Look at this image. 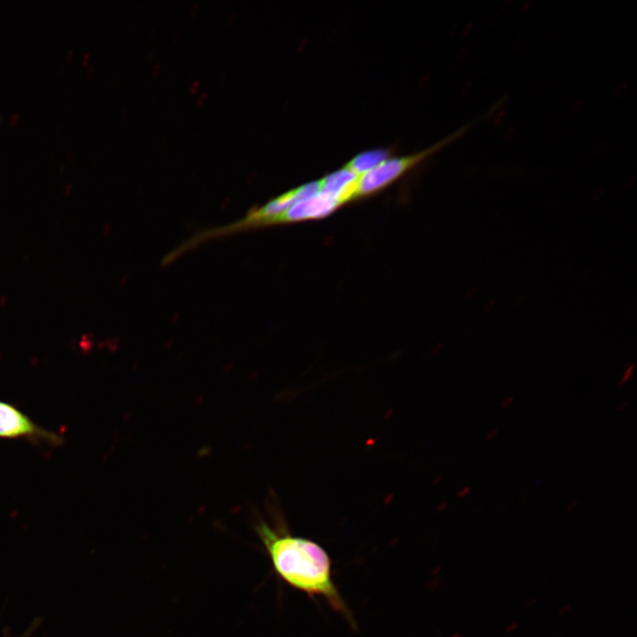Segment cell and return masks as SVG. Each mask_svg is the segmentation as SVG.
<instances>
[{"instance_id":"6da1fadb","label":"cell","mask_w":637,"mask_h":637,"mask_svg":"<svg viewBox=\"0 0 637 637\" xmlns=\"http://www.w3.org/2000/svg\"><path fill=\"white\" fill-rule=\"evenodd\" d=\"M256 532L278 576L310 597L320 596L356 628L353 615L332 578V562L317 542L295 536L282 524L272 526L260 520Z\"/></svg>"},{"instance_id":"7a4b0ae2","label":"cell","mask_w":637,"mask_h":637,"mask_svg":"<svg viewBox=\"0 0 637 637\" xmlns=\"http://www.w3.org/2000/svg\"><path fill=\"white\" fill-rule=\"evenodd\" d=\"M464 129L458 130L433 147L418 153L402 157L388 158L375 168L359 176L356 198L365 197L380 191L449 142L459 136Z\"/></svg>"},{"instance_id":"3957f363","label":"cell","mask_w":637,"mask_h":637,"mask_svg":"<svg viewBox=\"0 0 637 637\" xmlns=\"http://www.w3.org/2000/svg\"><path fill=\"white\" fill-rule=\"evenodd\" d=\"M0 438L25 439L36 444L58 446L63 437L35 424L14 405L0 401Z\"/></svg>"},{"instance_id":"277c9868","label":"cell","mask_w":637,"mask_h":637,"mask_svg":"<svg viewBox=\"0 0 637 637\" xmlns=\"http://www.w3.org/2000/svg\"><path fill=\"white\" fill-rule=\"evenodd\" d=\"M341 205L342 203L337 199L320 190L314 196L295 203L280 217L277 224L322 219Z\"/></svg>"},{"instance_id":"5b68a950","label":"cell","mask_w":637,"mask_h":637,"mask_svg":"<svg viewBox=\"0 0 637 637\" xmlns=\"http://www.w3.org/2000/svg\"><path fill=\"white\" fill-rule=\"evenodd\" d=\"M358 179V175L343 167L320 180L321 191L343 204L356 198Z\"/></svg>"},{"instance_id":"8992f818","label":"cell","mask_w":637,"mask_h":637,"mask_svg":"<svg viewBox=\"0 0 637 637\" xmlns=\"http://www.w3.org/2000/svg\"><path fill=\"white\" fill-rule=\"evenodd\" d=\"M390 153L389 149L365 150L355 156L344 167L361 176L389 158Z\"/></svg>"},{"instance_id":"52a82bcc","label":"cell","mask_w":637,"mask_h":637,"mask_svg":"<svg viewBox=\"0 0 637 637\" xmlns=\"http://www.w3.org/2000/svg\"><path fill=\"white\" fill-rule=\"evenodd\" d=\"M633 365H630L620 379L618 385L623 386L632 376Z\"/></svg>"},{"instance_id":"ba28073f","label":"cell","mask_w":637,"mask_h":637,"mask_svg":"<svg viewBox=\"0 0 637 637\" xmlns=\"http://www.w3.org/2000/svg\"><path fill=\"white\" fill-rule=\"evenodd\" d=\"M514 402L513 396H507L503 398V400L501 403V407L503 409L509 408Z\"/></svg>"},{"instance_id":"9c48e42d","label":"cell","mask_w":637,"mask_h":637,"mask_svg":"<svg viewBox=\"0 0 637 637\" xmlns=\"http://www.w3.org/2000/svg\"><path fill=\"white\" fill-rule=\"evenodd\" d=\"M497 435H498V430L495 428V429L488 431L486 434L485 438L487 441H492V440L495 439Z\"/></svg>"},{"instance_id":"30bf717a","label":"cell","mask_w":637,"mask_h":637,"mask_svg":"<svg viewBox=\"0 0 637 637\" xmlns=\"http://www.w3.org/2000/svg\"><path fill=\"white\" fill-rule=\"evenodd\" d=\"M628 404L627 401L621 402L618 406V411H622Z\"/></svg>"},{"instance_id":"8fae6325","label":"cell","mask_w":637,"mask_h":637,"mask_svg":"<svg viewBox=\"0 0 637 637\" xmlns=\"http://www.w3.org/2000/svg\"><path fill=\"white\" fill-rule=\"evenodd\" d=\"M469 492H470V487H465L460 492L459 495H461V496H465V495H468Z\"/></svg>"},{"instance_id":"7c38bea8","label":"cell","mask_w":637,"mask_h":637,"mask_svg":"<svg viewBox=\"0 0 637 637\" xmlns=\"http://www.w3.org/2000/svg\"><path fill=\"white\" fill-rule=\"evenodd\" d=\"M577 505H578V502H576V501H575V502H572V503L569 504L568 508H569V509H570V508H574V507L577 506Z\"/></svg>"}]
</instances>
